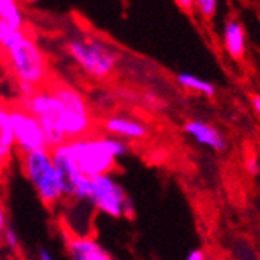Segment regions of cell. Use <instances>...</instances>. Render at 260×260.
Here are the masks:
<instances>
[{
    "instance_id": "7",
    "label": "cell",
    "mask_w": 260,
    "mask_h": 260,
    "mask_svg": "<svg viewBox=\"0 0 260 260\" xmlns=\"http://www.w3.org/2000/svg\"><path fill=\"white\" fill-rule=\"evenodd\" d=\"M67 255L74 260H111L112 254L89 235L75 234L66 240Z\"/></svg>"
},
{
    "instance_id": "11",
    "label": "cell",
    "mask_w": 260,
    "mask_h": 260,
    "mask_svg": "<svg viewBox=\"0 0 260 260\" xmlns=\"http://www.w3.org/2000/svg\"><path fill=\"white\" fill-rule=\"evenodd\" d=\"M176 81L179 86H182L187 90H193V92L201 93V95L209 97V99L215 97V92H217L215 86L201 77H197L193 74H178Z\"/></svg>"
},
{
    "instance_id": "3",
    "label": "cell",
    "mask_w": 260,
    "mask_h": 260,
    "mask_svg": "<svg viewBox=\"0 0 260 260\" xmlns=\"http://www.w3.org/2000/svg\"><path fill=\"white\" fill-rule=\"evenodd\" d=\"M67 55L92 78L103 80L109 77L119 61V55L109 44L97 38H74L66 44Z\"/></svg>"
},
{
    "instance_id": "14",
    "label": "cell",
    "mask_w": 260,
    "mask_h": 260,
    "mask_svg": "<svg viewBox=\"0 0 260 260\" xmlns=\"http://www.w3.org/2000/svg\"><path fill=\"white\" fill-rule=\"evenodd\" d=\"M0 239H2V246H5L11 254H16L20 249V239L16 229L10 224L5 226V229L0 232Z\"/></svg>"
},
{
    "instance_id": "22",
    "label": "cell",
    "mask_w": 260,
    "mask_h": 260,
    "mask_svg": "<svg viewBox=\"0 0 260 260\" xmlns=\"http://www.w3.org/2000/svg\"><path fill=\"white\" fill-rule=\"evenodd\" d=\"M251 102H252V108H254V111L257 112V115L260 117V95H252L251 97Z\"/></svg>"
},
{
    "instance_id": "12",
    "label": "cell",
    "mask_w": 260,
    "mask_h": 260,
    "mask_svg": "<svg viewBox=\"0 0 260 260\" xmlns=\"http://www.w3.org/2000/svg\"><path fill=\"white\" fill-rule=\"evenodd\" d=\"M0 19L16 28H22L25 17L17 0H0Z\"/></svg>"
},
{
    "instance_id": "21",
    "label": "cell",
    "mask_w": 260,
    "mask_h": 260,
    "mask_svg": "<svg viewBox=\"0 0 260 260\" xmlns=\"http://www.w3.org/2000/svg\"><path fill=\"white\" fill-rule=\"evenodd\" d=\"M175 2L185 11H193V2H192V0H175Z\"/></svg>"
},
{
    "instance_id": "24",
    "label": "cell",
    "mask_w": 260,
    "mask_h": 260,
    "mask_svg": "<svg viewBox=\"0 0 260 260\" xmlns=\"http://www.w3.org/2000/svg\"><path fill=\"white\" fill-rule=\"evenodd\" d=\"M23 4H27V5H35L38 2H41V0H22Z\"/></svg>"
},
{
    "instance_id": "17",
    "label": "cell",
    "mask_w": 260,
    "mask_h": 260,
    "mask_svg": "<svg viewBox=\"0 0 260 260\" xmlns=\"http://www.w3.org/2000/svg\"><path fill=\"white\" fill-rule=\"evenodd\" d=\"M187 258L188 260H204L206 258V252L201 249V248H197L193 251H190L187 254Z\"/></svg>"
},
{
    "instance_id": "18",
    "label": "cell",
    "mask_w": 260,
    "mask_h": 260,
    "mask_svg": "<svg viewBox=\"0 0 260 260\" xmlns=\"http://www.w3.org/2000/svg\"><path fill=\"white\" fill-rule=\"evenodd\" d=\"M7 224H8V221H7V212H5V207H4L2 200H0V232L5 229Z\"/></svg>"
},
{
    "instance_id": "25",
    "label": "cell",
    "mask_w": 260,
    "mask_h": 260,
    "mask_svg": "<svg viewBox=\"0 0 260 260\" xmlns=\"http://www.w3.org/2000/svg\"><path fill=\"white\" fill-rule=\"evenodd\" d=\"M0 254H2V243H0Z\"/></svg>"
},
{
    "instance_id": "6",
    "label": "cell",
    "mask_w": 260,
    "mask_h": 260,
    "mask_svg": "<svg viewBox=\"0 0 260 260\" xmlns=\"http://www.w3.org/2000/svg\"><path fill=\"white\" fill-rule=\"evenodd\" d=\"M11 120L14 129V145L22 154L41 148H49L45 133L36 115L30 114L23 108H16L11 111Z\"/></svg>"
},
{
    "instance_id": "20",
    "label": "cell",
    "mask_w": 260,
    "mask_h": 260,
    "mask_svg": "<svg viewBox=\"0 0 260 260\" xmlns=\"http://www.w3.org/2000/svg\"><path fill=\"white\" fill-rule=\"evenodd\" d=\"M38 257L41 258V260H52L53 258V255H52V252L47 249V248H44V246H41L39 249H38Z\"/></svg>"
},
{
    "instance_id": "9",
    "label": "cell",
    "mask_w": 260,
    "mask_h": 260,
    "mask_svg": "<svg viewBox=\"0 0 260 260\" xmlns=\"http://www.w3.org/2000/svg\"><path fill=\"white\" fill-rule=\"evenodd\" d=\"M223 45L226 53L234 59L240 61L246 53V35L245 28L237 19H229L223 30Z\"/></svg>"
},
{
    "instance_id": "15",
    "label": "cell",
    "mask_w": 260,
    "mask_h": 260,
    "mask_svg": "<svg viewBox=\"0 0 260 260\" xmlns=\"http://www.w3.org/2000/svg\"><path fill=\"white\" fill-rule=\"evenodd\" d=\"M193 2V10L200 13L204 19H212L217 13L218 0H192Z\"/></svg>"
},
{
    "instance_id": "13",
    "label": "cell",
    "mask_w": 260,
    "mask_h": 260,
    "mask_svg": "<svg viewBox=\"0 0 260 260\" xmlns=\"http://www.w3.org/2000/svg\"><path fill=\"white\" fill-rule=\"evenodd\" d=\"M0 144L7 148L14 147V129L11 120V111L0 106Z\"/></svg>"
},
{
    "instance_id": "16",
    "label": "cell",
    "mask_w": 260,
    "mask_h": 260,
    "mask_svg": "<svg viewBox=\"0 0 260 260\" xmlns=\"http://www.w3.org/2000/svg\"><path fill=\"white\" fill-rule=\"evenodd\" d=\"M36 87H38V86H35V84H31V83H28V81H20V80H17V89H19V92H20L22 99L31 97L33 93L36 92Z\"/></svg>"
},
{
    "instance_id": "10",
    "label": "cell",
    "mask_w": 260,
    "mask_h": 260,
    "mask_svg": "<svg viewBox=\"0 0 260 260\" xmlns=\"http://www.w3.org/2000/svg\"><path fill=\"white\" fill-rule=\"evenodd\" d=\"M105 129L112 136H119L126 140H140L148 133L144 123L128 117H111L105 122Z\"/></svg>"
},
{
    "instance_id": "19",
    "label": "cell",
    "mask_w": 260,
    "mask_h": 260,
    "mask_svg": "<svg viewBox=\"0 0 260 260\" xmlns=\"http://www.w3.org/2000/svg\"><path fill=\"white\" fill-rule=\"evenodd\" d=\"M246 170L251 173V175H257L258 173V165H257V162L254 160V159H248L246 160Z\"/></svg>"
},
{
    "instance_id": "23",
    "label": "cell",
    "mask_w": 260,
    "mask_h": 260,
    "mask_svg": "<svg viewBox=\"0 0 260 260\" xmlns=\"http://www.w3.org/2000/svg\"><path fill=\"white\" fill-rule=\"evenodd\" d=\"M11 154V148H7L4 147L2 144H0V159H5Z\"/></svg>"
},
{
    "instance_id": "5",
    "label": "cell",
    "mask_w": 260,
    "mask_h": 260,
    "mask_svg": "<svg viewBox=\"0 0 260 260\" xmlns=\"http://www.w3.org/2000/svg\"><path fill=\"white\" fill-rule=\"evenodd\" d=\"M13 74L20 81H28L35 86L42 84L49 75L47 59L39 49V45L23 35L14 42L8 50H5Z\"/></svg>"
},
{
    "instance_id": "1",
    "label": "cell",
    "mask_w": 260,
    "mask_h": 260,
    "mask_svg": "<svg viewBox=\"0 0 260 260\" xmlns=\"http://www.w3.org/2000/svg\"><path fill=\"white\" fill-rule=\"evenodd\" d=\"M66 144L80 170L87 178L111 173L115 169L117 159L129 153L128 140L112 134L90 139H69Z\"/></svg>"
},
{
    "instance_id": "8",
    "label": "cell",
    "mask_w": 260,
    "mask_h": 260,
    "mask_svg": "<svg viewBox=\"0 0 260 260\" xmlns=\"http://www.w3.org/2000/svg\"><path fill=\"white\" fill-rule=\"evenodd\" d=\"M184 133L190 136L197 144L212 148L215 151H223L226 150V139L220 133L218 128H215L212 123L204 122V120H188L184 125Z\"/></svg>"
},
{
    "instance_id": "2",
    "label": "cell",
    "mask_w": 260,
    "mask_h": 260,
    "mask_svg": "<svg viewBox=\"0 0 260 260\" xmlns=\"http://www.w3.org/2000/svg\"><path fill=\"white\" fill-rule=\"evenodd\" d=\"M22 170L47 209H53L66 200L64 178L56 169L50 148H41L23 154Z\"/></svg>"
},
{
    "instance_id": "4",
    "label": "cell",
    "mask_w": 260,
    "mask_h": 260,
    "mask_svg": "<svg viewBox=\"0 0 260 260\" xmlns=\"http://www.w3.org/2000/svg\"><path fill=\"white\" fill-rule=\"evenodd\" d=\"M89 203L97 212L112 218H133L136 214L133 200L111 173L90 178Z\"/></svg>"
}]
</instances>
